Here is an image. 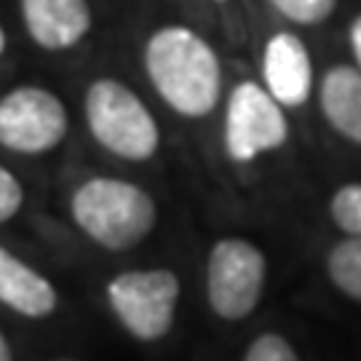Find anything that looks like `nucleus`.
Segmentation results:
<instances>
[{"mask_svg": "<svg viewBox=\"0 0 361 361\" xmlns=\"http://www.w3.org/2000/svg\"><path fill=\"white\" fill-rule=\"evenodd\" d=\"M289 140L284 107L255 80L235 83L225 107V150L235 164L279 150Z\"/></svg>", "mask_w": 361, "mask_h": 361, "instance_id": "423d86ee", "label": "nucleus"}, {"mask_svg": "<svg viewBox=\"0 0 361 361\" xmlns=\"http://www.w3.org/2000/svg\"><path fill=\"white\" fill-rule=\"evenodd\" d=\"M91 137L123 161H150L161 147V129L134 91L116 78L94 80L83 97Z\"/></svg>", "mask_w": 361, "mask_h": 361, "instance_id": "7ed1b4c3", "label": "nucleus"}, {"mask_svg": "<svg viewBox=\"0 0 361 361\" xmlns=\"http://www.w3.org/2000/svg\"><path fill=\"white\" fill-rule=\"evenodd\" d=\"M145 73L166 107L182 118L214 113L222 94V65L195 30L185 25L155 30L145 43Z\"/></svg>", "mask_w": 361, "mask_h": 361, "instance_id": "f257e3e1", "label": "nucleus"}, {"mask_svg": "<svg viewBox=\"0 0 361 361\" xmlns=\"http://www.w3.org/2000/svg\"><path fill=\"white\" fill-rule=\"evenodd\" d=\"M107 302L131 337L155 343L169 335L180 302V279L166 268L126 271L107 284Z\"/></svg>", "mask_w": 361, "mask_h": 361, "instance_id": "20e7f679", "label": "nucleus"}, {"mask_svg": "<svg viewBox=\"0 0 361 361\" xmlns=\"http://www.w3.org/2000/svg\"><path fill=\"white\" fill-rule=\"evenodd\" d=\"M27 35L46 51H67L89 35V0H19Z\"/></svg>", "mask_w": 361, "mask_h": 361, "instance_id": "1a4fd4ad", "label": "nucleus"}, {"mask_svg": "<svg viewBox=\"0 0 361 361\" xmlns=\"http://www.w3.org/2000/svg\"><path fill=\"white\" fill-rule=\"evenodd\" d=\"M319 104L326 123L350 142L361 145V70L335 65L319 86Z\"/></svg>", "mask_w": 361, "mask_h": 361, "instance_id": "9b49d317", "label": "nucleus"}, {"mask_svg": "<svg viewBox=\"0 0 361 361\" xmlns=\"http://www.w3.org/2000/svg\"><path fill=\"white\" fill-rule=\"evenodd\" d=\"M0 361H13L11 345H8V340L3 337V332H0Z\"/></svg>", "mask_w": 361, "mask_h": 361, "instance_id": "a211bd4d", "label": "nucleus"}, {"mask_svg": "<svg viewBox=\"0 0 361 361\" xmlns=\"http://www.w3.org/2000/svg\"><path fill=\"white\" fill-rule=\"evenodd\" d=\"M73 217L94 244L107 252H126L150 235L158 212L140 185L116 177H94L73 195Z\"/></svg>", "mask_w": 361, "mask_h": 361, "instance_id": "f03ea898", "label": "nucleus"}, {"mask_svg": "<svg viewBox=\"0 0 361 361\" xmlns=\"http://www.w3.org/2000/svg\"><path fill=\"white\" fill-rule=\"evenodd\" d=\"M214 3H228V0H214Z\"/></svg>", "mask_w": 361, "mask_h": 361, "instance_id": "aec40b11", "label": "nucleus"}, {"mask_svg": "<svg viewBox=\"0 0 361 361\" xmlns=\"http://www.w3.org/2000/svg\"><path fill=\"white\" fill-rule=\"evenodd\" d=\"M0 302L19 316L43 319L56 310V289L43 273L0 246Z\"/></svg>", "mask_w": 361, "mask_h": 361, "instance_id": "9d476101", "label": "nucleus"}, {"mask_svg": "<svg viewBox=\"0 0 361 361\" xmlns=\"http://www.w3.org/2000/svg\"><path fill=\"white\" fill-rule=\"evenodd\" d=\"M332 219L348 235H361V182L343 185L332 198Z\"/></svg>", "mask_w": 361, "mask_h": 361, "instance_id": "4468645a", "label": "nucleus"}, {"mask_svg": "<svg viewBox=\"0 0 361 361\" xmlns=\"http://www.w3.org/2000/svg\"><path fill=\"white\" fill-rule=\"evenodd\" d=\"M326 271L343 295L361 302V235H348L329 252Z\"/></svg>", "mask_w": 361, "mask_h": 361, "instance_id": "f8f14e48", "label": "nucleus"}, {"mask_svg": "<svg viewBox=\"0 0 361 361\" xmlns=\"http://www.w3.org/2000/svg\"><path fill=\"white\" fill-rule=\"evenodd\" d=\"M262 86L281 107H302L313 91V62L310 51L295 32H276L265 43L262 54Z\"/></svg>", "mask_w": 361, "mask_h": 361, "instance_id": "6e6552de", "label": "nucleus"}, {"mask_svg": "<svg viewBox=\"0 0 361 361\" xmlns=\"http://www.w3.org/2000/svg\"><path fill=\"white\" fill-rule=\"evenodd\" d=\"M276 13L302 27L326 22L337 8V0H268Z\"/></svg>", "mask_w": 361, "mask_h": 361, "instance_id": "ddd939ff", "label": "nucleus"}, {"mask_svg": "<svg viewBox=\"0 0 361 361\" xmlns=\"http://www.w3.org/2000/svg\"><path fill=\"white\" fill-rule=\"evenodd\" d=\"M67 134L62 99L40 86H19L0 99V145L11 153H51Z\"/></svg>", "mask_w": 361, "mask_h": 361, "instance_id": "0eeeda50", "label": "nucleus"}, {"mask_svg": "<svg viewBox=\"0 0 361 361\" xmlns=\"http://www.w3.org/2000/svg\"><path fill=\"white\" fill-rule=\"evenodd\" d=\"M350 51H353V59H356V67L361 70V13L350 22Z\"/></svg>", "mask_w": 361, "mask_h": 361, "instance_id": "f3484780", "label": "nucleus"}, {"mask_svg": "<svg viewBox=\"0 0 361 361\" xmlns=\"http://www.w3.org/2000/svg\"><path fill=\"white\" fill-rule=\"evenodd\" d=\"M6 51V30L0 27V54Z\"/></svg>", "mask_w": 361, "mask_h": 361, "instance_id": "6ab92c4d", "label": "nucleus"}, {"mask_svg": "<svg viewBox=\"0 0 361 361\" xmlns=\"http://www.w3.org/2000/svg\"><path fill=\"white\" fill-rule=\"evenodd\" d=\"M265 255L246 238H222L207 262L209 305L225 322H241L257 308L265 289Z\"/></svg>", "mask_w": 361, "mask_h": 361, "instance_id": "39448f33", "label": "nucleus"}, {"mask_svg": "<svg viewBox=\"0 0 361 361\" xmlns=\"http://www.w3.org/2000/svg\"><path fill=\"white\" fill-rule=\"evenodd\" d=\"M25 204V188L8 169L0 164V222L16 217V212Z\"/></svg>", "mask_w": 361, "mask_h": 361, "instance_id": "dca6fc26", "label": "nucleus"}, {"mask_svg": "<svg viewBox=\"0 0 361 361\" xmlns=\"http://www.w3.org/2000/svg\"><path fill=\"white\" fill-rule=\"evenodd\" d=\"M59 361H70V359H59Z\"/></svg>", "mask_w": 361, "mask_h": 361, "instance_id": "412c9836", "label": "nucleus"}, {"mask_svg": "<svg viewBox=\"0 0 361 361\" xmlns=\"http://www.w3.org/2000/svg\"><path fill=\"white\" fill-rule=\"evenodd\" d=\"M244 361H300L295 348L286 337L276 335V332H265L252 340V345L246 350Z\"/></svg>", "mask_w": 361, "mask_h": 361, "instance_id": "2eb2a0df", "label": "nucleus"}]
</instances>
